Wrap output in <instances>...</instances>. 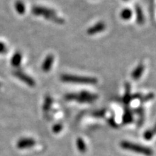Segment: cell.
Masks as SVG:
<instances>
[{
  "instance_id": "cell-1",
  "label": "cell",
  "mask_w": 156,
  "mask_h": 156,
  "mask_svg": "<svg viewBox=\"0 0 156 156\" xmlns=\"http://www.w3.org/2000/svg\"><path fill=\"white\" fill-rule=\"evenodd\" d=\"M33 15L36 16H42L46 20L53 22L56 24L63 25L65 23L64 20L61 17L58 16L56 12L53 9L48 7H42V6H34L31 9Z\"/></svg>"
},
{
  "instance_id": "cell-2",
  "label": "cell",
  "mask_w": 156,
  "mask_h": 156,
  "mask_svg": "<svg viewBox=\"0 0 156 156\" xmlns=\"http://www.w3.org/2000/svg\"><path fill=\"white\" fill-rule=\"evenodd\" d=\"M64 98L68 101H77L80 103H90L96 101L98 98V95L89 91L83 90L78 93H67L64 95Z\"/></svg>"
},
{
  "instance_id": "cell-3",
  "label": "cell",
  "mask_w": 156,
  "mask_h": 156,
  "mask_svg": "<svg viewBox=\"0 0 156 156\" xmlns=\"http://www.w3.org/2000/svg\"><path fill=\"white\" fill-rule=\"evenodd\" d=\"M60 80L63 83L82 84V85H96L98 79L93 77H87V76H79L70 74H63L60 76Z\"/></svg>"
},
{
  "instance_id": "cell-4",
  "label": "cell",
  "mask_w": 156,
  "mask_h": 156,
  "mask_svg": "<svg viewBox=\"0 0 156 156\" xmlns=\"http://www.w3.org/2000/svg\"><path fill=\"white\" fill-rule=\"evenodd\" d=\"M120 147L124 150H127V151L134 152L136 153L142 154V155L147 156H152L153 155V151L151 148L138 145L134 142L122 141L120 142Z\"/></svg>"
},
{
  "instance_id": "cell-5",
  "label": "cell",
  "mask_w": 156,
  "mask_h": 156,
  "mask_svg": "<svg viewBox=\"0 0 156 156\" xmlns=\"http://www.w3.org/2000/svg\"><path fill=\"white\" fill-rule=\"evenodd\" d=\"M13 75L17 79H19L20 80H21L25 84H26L28 86L31 87L36 86V81L32 77H30V76L25 74V73H23V72L20 71V70H16V71H15L13 73Z\"/></svg>"
},
{
  "instance_id": "cell-6",
  "label": "cell",
  "mask_w": 156,
  "mask_h": 156,
  "mask_svg": "<svg viewBox=\"0 0 156 156\" xmlns=\"http://www.w3.org/2000/svg\"><path fill=\"white\" fill-rule=\"evenodd\" d=\"M106 25L105 24V23L102 22V21H100V22H98L97 23H95V24L94 25H93V26L90 27V28L87 30V34H88L89 36H93V35L103 32V31L106 29Z\"/></svg>"
},
{
  "instance_id": "cell-7",
  "label": "cell",
  "mask_w": 156,
  "mask_h": 156,
  "mask_svg": "<svg viewBox=\"0 0 156 156\" xmlns=\"http://www.w3.org/2000/svg\"><path fill=\"white\" fill-rule=\"evenodd\" d=\"M54 62V56L53 54H48L46 56L45 59L43 62L41 69L44 73H48L51 71Z\"/></svg>"
},
{
  "instance_id": "cell-8",
  "label": "cell",
  "mask_w": 156,
  "mask_h": 156,
  "mask_svg": "<svg viewBox=\"0 0 156 156\" xmlns=\"http://www.w3.org/2000/svg\"><path fill=\"white\" fill-rule=\"evenodd\" d=\"M36 143V142L33 138H21L17 142V147L19 149H25V148L34 147Z\"/></svg>"
},
{
  "instance_id": "cell-9",
  "label": "cell",
  "mask_w": 156,
  "mask_h": 156,
  "mask_svg": "<svg viewBox=\"0 0 156 156\" xmlns=\"http://www.w3.org/2000/svg\"><path fill=\"white\" fill-rule=\"evenodd\" d=\"M144 71H145V65L143 64L140 63L138 64L135 67L133 71L131 73V77L134 80H137L140 77H142V74H143Z\"/></svg>"
},
{
  "instance_id": "cell-10",
  "label": "cell",
  "mask_w": 156,
  "mask_h": 156,
  "mask_svg": "<svg viewBox=\"0 0 156 156\" xmlns=\"http://www.w3.org/2000/svg\"><path fill=\"white\" fill-rule=\"evenodd\" d=\"M132 101V95L131 94V86L129 83H125V93L123 96V102L128 105Z\"/></svg>"
},
{
  "instance_id": "cell-11",
  "label": "cell",
  "mask_w": 156,
  "mask_h": 156,
  "mask_svg": "<svg viewBox=\"0 0 156 156\" xmlns=\"http://www.w3.org/2000/svg\"><path fill=\"white\" fill-rule=\"evenodd\" d=\"M135 12H136V20L138 25H143L145 23V20L144 17L143 12L140 6L136 5L135 6Z\"/></svg>"
},
{
  "instance_id": "cell-12",
  "label": "cell",
  "mask_w": 156,
  "mask_h": 156,
  "mask_svg": "<svg viewBox=\"0 0 156 156\" xmlns=\"http://www.w3.org/2000/svg\"><path fill=\"white\" fill-rule=\"evenodd\" d=\"M22 54L20 51H17L16 53L13 54V56L11 58V65L14 67H18L20 65L21 62H22Z\"/></svg>"
},
{
  "instance_id": "cell-13",
  "label": "cell",
  "mask_w": 156,
  "mask_h": 156,
  "mask_svg": "<svg viewBox=\"0 0 156 156\" xmlns=\"http://www.w3.org/2000/svg\"><path fill=\"white\" fill-rule=\"evenodd\" d=\"M15 9L19 15H23L25 12V5L21 0H17L15 3Z\"/></svg>"
},
{
  "instance_id": "cell-14",
  "label": "cell",
  "mask_w": 156,
  "mask_h": 156,
  "mask_svg": "<svg viewBox=\"0 0 156 156\" xmlns=\"http://www.w3.org/2000/svg\"><path fill=\"white\" fill-rule=\"evenodd\" d=\"M52 103H53V99H52V98L49 96V95L46 96L44 100V106H43V109H44V112H48L50 110V108H51Z\"/></svg>"
},
{
  "instance_id": "cell-15",
  "label": "cell",
  "mask_w": 156,
  "mask_h": 156,
  "mask_svg": "<svg viewBox=\"0 0 156 156\" xmlns=\"http://www.w3.org/2000/svg\"><path fill=\"white\" fill-rule=\"evenodd\" d=\"M132 16V11L129 8L123 9L120 12V17L124 20H128L131 19Z\"/></svg>"
},
{
  "instance_id": "cell-16",
  "label": "cell",
  "mask_w": 156,
  "mask_h": 156,
  "mask_svg": "<svg viewBox=\"0 0 156 156\" xmlns=\"http://www.w3.org/2000/svg\"><path fill=\"white\" fill-rule=\"evenodd\" d=\"M132 121H133V116H132L131 110H129V108L126 109L124 114V116H123V122H124V124H129Z\"/></svg>"
},
{
  "instance_id": "cell-17",
  "label": "cell",
  "mask_w": 156,
  "mask_h": 156,
  "mask_svg": "<svg viewBox=\"0 0 156 156\" xmlns=\"http://www.w3.org/2000/svg\"><path fill=\"white\" fill-rule=\"evenodd\" d=\"M77 146L78 150L80 153H85L86 151V145H85V142L81 137H78L77 140Z\"/></svg>"
},
{
  "instance_id": "cell-18",
  "label": "cell",
  "mask_w": 156,
  "mask_h": 156,
  "mask_svg": "<svg viewBox=\"0 0 156 156\" xmlns=\"http://www.w3.org/2000/svg\"><path fill=\"white\" fill-rule=\"evenodd\" d=\"M154 98V94L153 93H148L145 96H143V95H142V97L140 98V101H141L142 103H145V102H147V101H149L152 100V99Z\"/></svg>"
},
{
  "instance_id": "cell-19",
  "label": "cell",
  "mask_w": 156,
  "mask_h": 156,
  "mask_svg": "<svg viewBox=\"0 0 156 156\" xmlns=\"http://www.w3.org/2000/svg\"><path fill=\"white\" fill-rule=\"evenodd\" d=\"M154 133H155V131H154L153 129L147 130V131H146L145 133H144V138L147 140H151L152 137H153L154 135Z\"/></svg>"
},
{
  "instance_id": "cell-20",
  "label": "cell",
  "mask_w": 156,
  "mask_h": 156,
  "mask_svg": "<svg viewBox=\"0 0 156 156\" xmlns=\"http://www.w3.org/2000/svg\"><path fill=\"white\" fill-rule=\"evenodd\" d=\"M62 124H59V123H58V124H56L55 125L53 126V129H52V130H53V132L54 133H58L59 132L62 131Z\"/></svg>"
},
{
  "instance_id": "cell-21",
  "label": "cell",
  "mask_w": 156,
  "mask_h": 156,
  "mask_svg": "<svg viewBox=\"0 0 156 156\" xmlns=\"http://www.w3.org/2000/svg\"><path fill=\"white\" fill-rule=\"evenodd\" d=\"M105 113H106V111L105 110H98L93 112V115L95 117H102L104 116Z\"/></svg>"
},
{
  "instance_id": "cell-22",
  "label": "cell",
  "mask_w": 156,
  "mask_h": 156,
  "mask_svg": "<svg viewBox=\"0 0 156 156\" xmlns=\"http://www.w3.org/2000/svg\"><path fill=\"white\" fill-rule=\"evenodd\" d=\"M7 51V46L2 42H0V54H4Z\"/></svg>"
},
{
  "instance_id": "cell-23",
  "label": "cell",
  "mask_w": 156,
  "mask_h": 156,
  "mask_svg": "<svg viewBox=\"0 0 156 156\" xmlns=\"http://www.w3.org/2000/svg\"><path fill=\"white\" fill-rule=\"evenodd\" d=\"M108 121H109V124H110L111 125H112L113 126H116V123H115L114 120L113 119H109Z\"/></svg>"
},
{
  "instance_id": "cell-24",
  "label": "cell",
  "mask_w": 156,
  "mask_h": 156,
  "mask_svg": "<svg viewBox=\"0 0 156 156\" xmlns=\"http://www.w3.org/2000/svg\"><path fill=\"white\" fill-rule=\"evenodd\" d=\"M124 1H128V0H124Z\"/></svg>"
},
{
  "instance_id": "cell-25",
  "label": "cell",
  "mask_w": 156,
  "mask_h": 156,
  "mask_svg": "<svg viewBox=\"0 0 156 156\" xmlns=\"http://www.w3.org/2000/svg\"><path fill=\"white\" fill-rule=\"evenodd\" d=\"M0 86H1V84H0Z\"/></svg>"
}]
</instances>
